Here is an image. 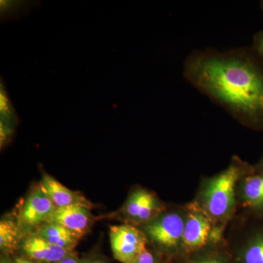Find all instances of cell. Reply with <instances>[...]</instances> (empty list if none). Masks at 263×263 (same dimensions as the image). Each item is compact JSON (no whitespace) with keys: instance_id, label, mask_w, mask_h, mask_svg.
Wrapping results in <instances>:
<instances>
[{"instance_id":"cell-1","label":"cell","mask_w":263,"mask_h":263,"mask_svg":"<svg viewBox=\"0 0 263 263\" xmlns=\"http://www.w3.org/2000/svg\"><path fill=\"white\" fill-rule=\"evenodd\" d=\"M183 74L242 125L263 130V60L252 48L193 52Z\"/></svg>"},{"instance_id":"cell-2","label":"cell","mask_w":263,"mask_h":263,"mask_svg":"<svg viewBox=\"0 0 263 263\" xmlns=\"http://www.w3.org/2000/svg\"><path fill=\"white\" fill-rule=\"evenodd\" d=\"M253 169L254 164L234 155L226 168L200 179L193 200L216 227L224 231L237 213V183Z\"/></svg>"},{"instance_id":"cell-3","label":"cell","mask_w":263,"mask_h":263,"mask_svg":"<svg viewBox=\"0 0 263 263\" xmlns=\"http://www.w3.org/2000/svg\"><path fill=\"white\" fill-rule=\"evenodd\" d=\"M186 215V202L167 203L165 210L160 215L139 227L146 235L148 246L160 258L175 259L181 255Z\"/></svg>"},{"instance_id":"cell-4","label":"cell","mask_w":263,"mask_h":263,"mask_svg":"<svg viewBox=\"0 0 263 263\" xmlns=\"http://www.w3.org/2000/svg\"><path fill=\"white\" fill-rule=\"evenodd\" d=\"M226 241L235 263H263V218L237 212L227 230Z\"/></svg>"},{"instance_id":"cell-5","label":"cell","mask_w":263,"mask_h":263,"mask_svg":"<svg viewBox=\"0 0 263 263\" xmlns=\"http://www.w3.org/2000/svg\"><path fill=\"white\" fill-rule=\"evenodd\" d=\"M187 215L181 254H188L226 240V231L218 228L193 200L186 202Z\"/></svg>"},{"instance_id":"cell-6","label":"cell","mask_w":263,"mask_h":263,"mask_svg":"<svg viewBox=\"0 0 263 263\" xmlns=\"http://www.w3.org/2000/svg\"><path fill=\"white\" fill-rule=\"evenodd\" d=\"M167 205L152 190L138 186L132 190L117 215L124 224L139 228L160 215Z\"/></svg>"},{"instance_id":"cell-7","label":"cell","mask_w":263,"mask_h":263,"mask_svg":"<svg viewBox=\"0 0 263 263\" xmlns=\"http://www.w3.org/2000/svg\"><path fill=\"white\" fill-rule=\"evenodd\" d=\"M110 247L121 263H135L148 248L146 235L139 228L128 224L110 227Z\"/></svg>"},{"instance_id":"cell-8","label":"cell","mask_w":263,"mask_h":263,"mask_svg":"<svg viewBox=\"0 0 263 263\" xmlns=\"http://www.w3.org/2000/svg\"><path fill=\"white\" fill-rule=\"evenodd\" d=\"M237 212L263 218V169L254 167L237 183Z\"/></svg>"},{"instance_id":"cell-9","label":"cell","mask_w":263,"mask_h":263,"mask_svg":"<svg viewBox=\"0 0 263 263\" xmlns=\"http://www.w3.org/2000/svg\"><path fill=\"white\" fill-rule=\"evenodd\" d=\"M55 205L41 185L34 189L22 208L20 221L24 227L32 228L47 222L54 212Z\"/></svg>"},{"instance_id":"cell-10","label":"cell","mask_w":263,"mask_h":263,"mask_svg":"<svg viewBox=\"0 0 263 263\" xmlns=\"http://www.w3.org/2000/svg\"><path fill=\"white\" fill-rule=\"evenodd\" d=\"M90 210L78 205L56 208L47 222L61 224L81 238L89 233L95 221Z\"/></svg>"},{"instance_id":"cell-11","label":"cell","mask_w":263,"mask_h":263,"mask_svg":"<svg viewBox=\"0 0 263 263\" xmlns=\"http://www.w3.org/2000/svg\"><path fill=\"white\" fill-rule=\"evenodd\" d=\"M22 250L29 259L41 263H57L73 255L72 251L52 245L38 235H29L22 242Z\"/></svg>"},{"instance_id":"cell-12","label":"cell","mask_w":263,"mask_h":263,"mask_svg":"<svg viewBox=\"0 0 263 263\" xmlns=\"http://www.w3.org/2000/svg\"><path fill=\"white\" fill-rule=\"evenodd\" d=\"M41 185L56 208L78 205L92 209V204L86 197L66 187L49 175L43 174Z\"/></svg>"},{"instance_id":"cell-13","label":"cell","mask_w":263,"mask_h":263,"mask_svg":"<svg viewBox=\"0 0 263 263\" xmlns=\"http://www.w3.org/2000/svg\"><path fill=\"white\" fill-rule=\"evenodd\" d=\"M34 233L52 245L58 246L72 252L81 239L70 230L54 222L45 223L43 226H40Z\"/></svg>"},{"instance_id":"cell-14","label":"cell","mask_w":263,"mask_h":263,"mask_svg":"<svg viewBox=\"0 0 263 263\" xmlns=\"http://www.w3.org/2000/svg\"><path fill=\"white\" fill-rule=\"evenodd\" d=\"M175 259L178 263H235L228 250L226 240L193 253L180 255Z\"/></svg>"},{"instance_id":"cell-15","label":"cell","mask_w":263,"mask_h":263,"mask_svg":"<svg viewBox=\"0 0 263 263\" xmlns=\"http://www.w3.org/2000/svg\"><path fill=\"white\" fill-rule=\"evenodd\" d=\"M19 228L15 221L9 219L0 221V249L5 254L13 253L18 249Z\"/></svg>"},{"instance_id":"cell-16","label":"cell","mask_w":263,"mask_h":263,"mask_svg":"<svg viewBox=\"0 0 263 263\" xmlns=\"http://www.w3.org/2000/svg\"><path fill=\"white\" fill-rule=\"evenodd\" d=\"M6 90L4 86L1 85V125L11 128L13 129V126L16 121V114L13 107L12 106L10 98L7 95Z\"/></svg>"},{"instance_id":"cell-17","label":"cell","mask_w":263,"mask_h":263,"mask_svg":"<svg viewBox=\"0 0 263 263\" xmlns=\"http://www.w3.org/2000/svg\"><path fill=\"white\" fill-rule=\"evenodd\" d=\"M135 263H160V257L155 251L147 248Z\"/></svg>"},{"instance_id":"cell-18","label":"cell","mask_w":263,"mask_h":263,"mask_svg":"<svg viewBox=\"0 0 263 263\" xmlns=\"http://www.w3.org/2000/svg\"><path fill=\"white\" fill-rule=\"evenodd\" d=\"M252 49L263 60V30L254 35Z\"/></svg>"},{"instance_id":"cell-19","label":"cell","mask_w":263,"mask_h":263,"mask_svg":"<svg viewBox=\"0 0 263 263\" xmlns=\"http://www.w3.org/2000/svg\"><path fill=\"white\" fill-rule=\"evenodd\" d=\"M57 263H83L82 262H81L79 259H78L76 258L75 256L73 255H70L68 256V257H65V258H64L63 259H62L61 261H60V262H58Z\"/></svg>"},{"instance_id":"cell-20","label":"cell","mask_w":263,"mask_h":263,"mask_svg":"<svg viewBox=\"0 0 263 263\" xmlns=\"http://www.w3.org/2000/svg\"><path fill=\"white\" fill-rule=\"evenodd\" d=\"M13 263H35L32 259L29 258H24V257H17L15 259Z\"/></svg>"},{"instance_id":"cell-21","label":"cell","mask_w":263,"mask_h":263,"mask_svg":"<svg viewBox=\"0 0 263 263\" xmlns=\"http://www.w3.org/2000/svg\"><path fill=\"white\" fill-rule=\"evenodd\" d=\"M254 167L257 170H262L263 169V154L261 156L260 159L258 160V162L257 163L254 164Z\"/></svg>"},{"instance_id":"cell-22","label":"cell","mask_w":263,"mask_h":263,"mask_svg":"<svg viewBox=\"0 0 263 263\" xmlns=\"http://www.w3.org/2000/svg\"><path fill=\"white\" fill-rule=\"evenodd\" d=\"M1 263H11V262H10L9 259L6 258V257H3V258L1 259Z\"/></svg>"},{"instance_id":"cell-23","label":"cell","mask_w":263,"mask_h":263,"mask_svg":"<svg viewBox=\"0 0 263 263\" xmlns=\"http://www.w3.org/2000/svg\"><path fill=\"white\" fill-rule=\"evenodd\" d=\"M90 263H105V262H103V261L100 260H95L93 261V262H90Z\"/></svg>"},{"instance_id":"cell-24","label":"cell","mask_w":263,"mask_h":263,"mask_svg":"<svg viewBox=\"0 0 263 263\" xmlns=\"http://www.w3.org/2000/svg\"><path fill=\"white\" fill-rule=\"evenodd\" d=\"M260 5H261V8H262V10L263 11V1L261 2Z\"/></svg>"}]
</instances>
